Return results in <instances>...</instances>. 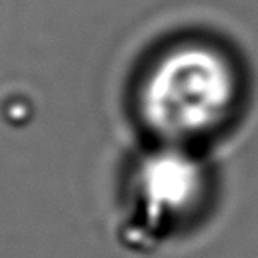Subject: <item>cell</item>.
<instances>
[{
    "label": "cell",
    "instance_id": "cell-1",
    "mask_svg": "<svg viewBox=\"0 0 258 258\" xmlns=\"http://www.w3.org/2000/svg\"><path fill=\"white\" fill-rule=\"evenodd\" d=\"M240 99L230 56L206 42H185L161 54L139 87V113L163 143L191 145L222 129Z\"/></svg>",
    "mask_w": 258,
    "mask_h": 258
}]
</instances>
